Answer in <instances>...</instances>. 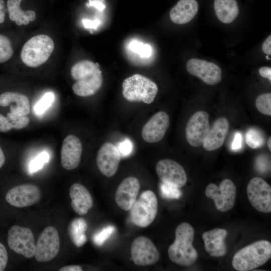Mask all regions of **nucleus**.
<instances>
[{
	"mask_svg": "<svg viewBox=\"0 0 271 271\" xmlns=\"http://www.w3.org/2000/svg\"><path fill=\"white\" fill-rule=\"evenodd\" d=\"M8 243L12 250L26 258H30L35 255L34 236L29 228L13 226L8 232Z\"/></svg>",
	"mask_w": 271,
	"mask_h": 271,
	"instance_id": "8",
	"label": "nucleus"
},
{
	"mask_svg": "<svg viewBox=\"0 0 271 271\" xmlns=\"http://www.w3.org/2000/svg\"><path fill=\"white\" fill-rule=\"evenodd\" d=\"M262 50L267 55L271 54V35H269L262 45Z\"/></svg>",
	"mask_w": 271,
	"mask_h": 271,
	"instance_id": "41",
	"label": "nucleus"
},
{
	"mask_svg": "<svg viewBox=\"0 0 271 271\" xmlns=\"http://www.w3.org/2000/svg\"><path fill=\"white\" fill-rule=\"evenodd\" d=\"M117 148L121 156L126 157L130 155L132 152L133 149L132 144L129 139H127L120 142Z\"/></svg>",
	"mask_w": 271,
	"mask_h": 271,
	"instance_id": "36",
	"label": "nucleus"
},
{
	"mask_svg": "<svg viewBox=\"0 0 271 271\" xmlns=\"http://www.w3.org/2000/svg\"><path fill=\"white\" fill-rule=\"evenodd\" d=\"M169 124V115L163 111L158 112L144 126L142 131L143 140L149 143H155L161 141Z\"/></svg>",
	"mask_w": 271,
	"mask_h": 271,
	"instance_id": "17",
	"label": "nucleus"
},
{
	"mask_svg": "<svg viewBox=\"0 0 271 271\" xmlns=\"http://www.w3.org/2000/svg\"><path fill=\"white\" fill-rule=\"evenodd\" d=\"M126 49L141 59L150 58L153 54V48L149 44L144 43L138 40H131L127 45Z\"/></svg>",
	"mask_w": 271,
	"mask_h": 271,
	"instance_id": "28",
	"label": "nucleus"
},
{
	"mask_svg": "<svg viewBox=\"0 0 271 271\" xmlns=\"http://www.w3.org/2000/svg\"><path fill=\"white\" fill-rule=\"evenodd\" d=\"M5 14L4 12H3L2 10H0V23H2L4 22L5 20Z\"/></svg>",
	"mask_w": 271,
	"mask_h": 271,
	"instance_id": "47",
	"label": "nucleus"
},
{
	"mask_svg": "<svg viewBox=\"0 0 271 271\" xmlns=\"http://www.w3.org/2000/svg\"><path fill=\"white\" fill-rule=\"evenodd\" d=\"M54 100V95L53 93H45L34 106L35 112L37 114L43 113L52 105Z\"/></svg>",
	"mask_w": 271,
	"mask_h": 271,
	"instance_id": "32",
	"label": "nucleus"
},
{
	"mask_svg": "<svg viewBox=\"0 0 271 271\" xmlns=\"http://www.w3.org/2000/svg\"><path fill=\"white\" fill-rule=\"evenodd\" d=\"M227 234L225 229L218 228L204 232L202 239L207 252L214 257L224 256L226 253L224 240Z\"/></svg>",
	"mask_w": 271,
	"mask_h": 271,
	"instance_id": "21",
	"label": "nucleus"
},
{
	"mask_svg": "<svg viewBox=\"0 0 271 271\" xmlns=\"http://www.w3.org/2000/svg\"><path fill=\"white\" fill-rule=\"evenodd\" d=\"M49 160V154L46 152H43L35 158L30 163V171L34 173L42 168L44 165L47 163Z\"/></svg>",
	"mask_w": 271,
	"mask_h": 271,
	"instance_id": "35",
	"label": "nucleus"
},
{
	"mask_svg": "<svg viewBox=\"0 0 271 271\" xmlns=\"http://www.w3.org/2000/svg\"><path fill=\"white\" fill-rule=\"evenodd\" d=\"M247 195L251 205L263 213L271 212V187L259 177L251 179L247 186Z\"/></svg>",
	"mask_w": 271,
	"mask_h": 271,
	"instance_id": "9",
	"label": "nucleus"
},
{
	"mask_svg": "<svg viewBox=\"0 0 271 271\" xmlns=\"http://www.w3.org/2000/svg\"><path fill=\"white\" fill-rule=\"evenodd\" d=\"M121 157L115 145L111 143H104L99 149L96 157L99 170L107 177L113 176L117 171Z\"/></svg>",
	"mask_w": 271,
	"mask_h": 271,
	"instance_id": "16",
	"label": "nucleus"
},
{
	"mask_svg": "<svg viewBox=\"0 0 271 271\" xmlns=\"http://www.w3.org/2000/svg\"><path fill=\"white\" fill-rule=\"evenodd\" d=\"M260 75L271 81V68L267 66L262 67L259 69Z\"/></svg>",
	"mask_w": 271,
	"mask_h": 271,
	"instance_id": "42",
	"label": "nucleus"
},
{
	"mask_svg": "<svg viewBox=\"0 0 271 271\" xmlns=\"http://www.w3.org/2000/svg\"><path fill=\"white\" fill-rule=\"evenodd\" d=\"M8 260V254L5 246L0 242V271L6 268Z\"/></svg>",
	"mask_w": 271,
	"mask_h": 271,
	"instance_id": "39",
	"label": "nucleus"
},
{
	"mask_svg": "<svg viewBox=\"0 0 271 271\" xmlns=\"http://www.w3.org/2000/svg\"><path fill=\"white\" fill-rule=\"evenodd\" d=\"M115 229L114 226L112 225L104 227L94 235L93 237L94 243L97 246H101L109 238Z\"/></svg>",
	"mask_w": 271,
	"mask_h": 271,
	"instance_id": "33",
	"label": "nucleus"
},
{
	"mask_svg": "<svg viewBox=\"0 0 271 271\" xmlns=\"http://www.w3.org/2000/svg\"><path fill=\"white\" fill-rule=\"evenodd\" d=\"M156 170L164 183L180 188L187 182V177L184 169L173 160L165 159L159 161L156 165Z\"/></svg>",
	"mask_w": 271,
	"mask_h": 271,
	"instance_id": "13",
	"label": "nucleus"
},
{
	"mask_svg": "<svg viewBox=\"0 0 271 271\" xmlns=\"http://www.w3.org/2000/svg\"><path fill=\"white\" fill-rule=\"evenodd\" d=\"M229 128V121L226 117L217 118L204 139V149L207 151H212L220 148L225 141Z\"/></svg>",
	"mask_w": 271,
	"mask_h": 271,
	"instance_id": "20",
	"label": "nucleus"
},
{
	"mask_svg": "<svg viewBox=\"0 0 271 271\" xmlns=\"http://www.w3.org/2000/svg\"><path fill=\"white\" fill-rule=\"evenodd\" d=\"M198 4L196 0H179L171 9L170 17L177 24H185L190 22L196 15Z\"/></svg>",
	"mask_w": 271,
	"mask_h": 271,
	"instance_id": "23",
	"label": "nucleus"
},
{
	"mask_svg": "<svg viewBox=\"0 0 271 271\" xmlns=\"http://www.w3.org/2000/svg\"><path fill=\"white\" fill-rule=\"evenodd\" d=\"M87 228L86 221L82 217L75 218L70 223L68 234L71 241L76 247H80L86 242L85 232Z\"/></svg>",
	"mask_w": 271,
	"mask_h": 271,
	"instance_id": "27",
	"label": "nucleus"
},
{
	"mask_svg": "<svg viewBox=\"0 0 271 271\" xmlns=\"http://www.w3.org/2000/svg\"><path fill=\"white\" fill-rule=\"evenodd\" d=\"M14 126L11 120L0 113V132H8Z\"/></svg>",
	"mask_w": 271,
	"mask_h": 271,
	"instance_id": "37",
	"label": "nucleus"
},
{
	"mask_svg": "<svg viewBox=\"0 0 271 271\" xmlns=\"http://www.w3.org/2000/svg\"><path fill=\"white\" fill-rule=\"evenodd\" d=\"M206 196L213 199L216 208L220 212H226L234 206L236 197V187L230 179L223 180L219 186L209 184L206 188Z\"/></svg>",
	"mask_w": 271,
	"mask_h": 271,
	"instance_id": "7",
	"label": "nucleus"
},
{
	"mask_svg": "<svg viewBox=\"0 0 271 271\" xmlns=\"http://www.w3.org/2000/svg\"><path fill=\"white\" fill-rule=\"evenodd\" d=\"M54 49V42L49 36L36 35L24 44L21 53V59L27 66L37 67L48 59Z\"/></svg>",
	"mask_w": 271,
	"mask_h": 271,
	"instance_id": "5",
	"label": "nucleus"
},
{
	"mask_svg": "<svg viewBox=\"0 0 271 271\" xmlns=\"http://www.w3.org/2000/svg\"><path fill=\"white\" fill-rule=\"evenodd\" d=\"M42 193L35 185L26 184L17 186L10 189L6 196V201L11 205L23 208L37 203L41 199Z\"/></svg>",
	"mask_w": 271,
	"mask_h": 271,
	"instance_id": "14",
	"label": "nucleus"
},
{
	"mask_svg": "<svg viewBox=\"0 0 271 271\" xmlns=\"http://www.w3.org/2000/svg\"><path fill=\"white\" fill-rule=\"evenodd\" d=\"M89 5L90 6H94L96 9L100 10H102L105 8V6L101 2L98 1H91V0H89Z\"/></svg>",
	"mask_w": 271,
	"mask_h": 271,
	"instance_id": "44",
	"label": "nucleus"
},
{
	"mask_svg": "<svg viewBox=\"0 0 271 271\" xmlns=\"http://www.w3.org/2000/svg\"><path fill=\"white\" fill-rule=\"evenodd\" d=\"M13 49L10 40L0 35V63L9 60L13 56Z\"/></svg>",
	"mask_w": 271,
	"mask_h": 271,
	"instance_id": "31",
	"label": "nucleus"
},
{
	"mask_svg": "<svg viewBox=\"0 0 271 271\" xmlns=\"http://www.w3.org/2000/svg\"><path fill=\"white\" fill-rule=\"evenodd\" d=\"M186 68L188 73L208 85H215L221 80V70L213 62L192 58L187 62Z\"/></svg>",
	"mask_w": 271,
	"mask_h": 271,
	"instance_id": "15",
	"label": "nucleus"
},
{
	"mask_svg": "<svg viewBox=\"0 0 271 271\" xmlns=\"http://www.w3.org/2000/svg\"><path fill=\"white\" fill-rule=\"evenodd\" d=\"M210 129L209 115L204 111L196 112L189 119L186 127V137L189 144L199 147Z\"/></svg>",
	"mask_w": 271,
	"mask_h": 271,
	"instance_id": "12",
	"label": "nucleus"
},
{
	"mask_svg": "<svg viewBox=\"0 0 271 271\" xmlns=\"http://www.w3.org/2000/svg\"><path fill=\"white\" fill-rule=\"evenodd\" d=\"M256 166L257 170L260 172H265L270 168V164L265 157L259 156L256 160Z\"/></svg>",
	"mask_w": 271,
	"mask_h": 271,
	"instance_id": "38",
	"label": "nucleus"
},
{
	"mask_svg": "<svg viewBox=\"0 0 271 271\" xmlns=\"http://www.w3.org/2000/svg\"><path fill=\"white\" fill-rule=\"evenodd\" d=\"M122 94L128 101L152 103L158 93L157 84L149 78L136 74L123 82Z\"/></svg>",
	"mask_w": 271,
	"mask_h": 271,
	"instance_id": "4",
	"label": "nucleus"
},
{
	"mask_svg": "<svg viewBox=\"0 0 271 271\" xmlns=\"http://www.w3.org/2000/svg\"><path fill=\"white\" fill-rule=\"evenodd\" d=\"M271 257V243L261 240L238 250L234 255L232 265L238 271H249L264 264Z\"/></svg>",
	"mask_w": 271,
	"mask_h": 271,
	"instance_id": "3",
	"label": "nucleus"
},
{
	"mask_svg": "<svg viewBox=\"0 0 271 271\" xmlns=\"http://www.w3.org/2000/svg\"><path fill=\"white\" fill-rule=\"evenodd\" d=\"M194 230L188 223L180 224L175 230V240L168 249L170 260L181 266L193 265L198 257V253L193 246Z\"/></svg>",
	"mask_w": 271,
	"mask_h": 271,
	"instance_id": "2",
	"label": "nucleus"
},
{
	"mask_svg": "<svg viewBox=\"0 0 271 271\" xmlns=\"http://www.w3.org/2000/svg\"><path fill=\"white\" fill-rule=\"evenodd\" d=\"M5 6V3L3 0H0V10H2Z\"/></svg>",
	"mask_w": 271,
	"mask_h": 271,
	"instance_id": "49",
	"label": "nucleus"
},
{
	"mask_svg": "<svg viewBox=\"0 0 271 271\" xmlns=\"http://www.w3.org/2000/svg\"><path fill=\"white\" fill-rule=\"evenodd\" d=\"M162 196L166 199H179L181 196L179 188L162 183L160 185Z\"/></svg>",
	"mask_w": 271,
	"mask_h": 271,
	"instance_id": "34",
	"label": "nucleus"
},
{
	"mask_svg": "<svg viewBox=\"0 0 271 271\" xmlns=\"http://www.w3.org/2000/svg\"><path fill=\"white\" fill-rule=\"evenodd\" d=\"M267 147L268 150L271 151V137H270L267 141Z\"/></svg>",
	"mask_w": 271,
	"mask_h": 271,
	"instance_id": "48",
	"label": "nucleus"
},
{
	"mask_svg": "<svg viewBox=\"0 0 271 271\" xmlns=\"http://www.w3.org/2000/svg\"><path fill=\"white\" fill-rule=\"evenodd\" d=\"M242 134L240 132H236L234 134L233 141L231 144V149L232 150L237 151L240 150L242 147Z\"/></svg>",
	"mask_w": 271,
	"mask_h": 271,
	"instance_id": "40",
	"label": "nucleus"
},
{
	"mask_svg": "<svg viewBox=\"0 0 271 271\" xmlns=\"http://www.w3.org/2000/svg\"><path fill=\"white\" fill-rule=\"evenodd\" d=\"M0 105L10 106L11 112L18 115H27L30 111L28 97L19 93L6 92L0 94Z\"/></svg>",
	"mask_w": 271,
	"mask_h": 271,
	"instance_id": "24",
	"label": "nucleus"
},
{
	"mask_svg": "<svg viewBox=\"0 0 271 271\" xmlns=\"http://www.w3.org/2000/svg\"><path fill=\"white\" fill-rule=\"evenodd\" d=\"M59 248L58 232L55 227L49 226L44 229L38 237L34 256L39 262L49 261L57 255Z\"/></svg>",
	"mask_w": 271,
	"mask_h": 271,
	"instance_id": "10",
	"label": "nucleus"
},
{
	"mask_svg": "<svg viewBox=\"0 0 271 271\" xmlns=\"http://www.w3.org/2000/svg\"><path fill=\"white\" fill-rule=\"evenodd\" d=\"M245 139L248 146L254 149L261 147L264 143L261 132L255 128H250L247 131Z\"/></svg>",
	"mask_w": 271,
	"mask_h": 271,
	"instance_id": "29",
	"label": "nucleus"
},
{
	"mask_svg": "<svg viewBox=\"0 0 271 271\" xmlns=\"http://www.w3.org/2000/svg\"><path fill=\"white\" fill-rule=\"evenodd\" d=\"M71 75L75 82L72 85L73 92L78 96L88 97L95 94L103 83L101 71L97 63L84 60L75 64Z\"/></svg>",
	"mask_w": 271,
	"mask_h": 271,
	"instance_id": "1",
	"label": "nucleus"
},
{
	"mask_svg": "<svg viewBox=\"0 0 271 271\" xmlns=\"http://www.w3.org/2000/svg\"><path fill=\"white\" fill-rule=\"evenodd\" d=\"M214 9L218 19L225 24L232 22L239 13L236 0H214Z\"/></svg>",
	"mask_w": 271,
	"mask_h": 271,
	"instance_id": "25",
	"label": "nucleus"
},
{
	"mask_svg": "<svg viewBox=\"0 0 271 271\" xmlns=\"http://www.w3.org/2000/svg\"><path fill=\"white\" fill-rule=\"evenodd\" d=\"M130 254L134 263L140 266L155 264L160 258V252L152 240L140 236L132 242Z\"/></svg>",
	"mask_w": 271,
	"mask_h": 271,
	"instance_id": "11",
	"label": "nucleus"
},
{
	"mask_svg": "<svg viewBox=\"0 0 271 271\" xmlns=\"http://www.w3.org/2000/svg\"><path fill=\"white\" fill-rule=\"evenodd\" d=\"M255 106L261 113L271 115V93H266L259 95L255 100Z\"/></svg>",
	"mask_w": 271,
	"mask_h": 271,
	"instance_id": "30",
	"label": "nucleus"
},
{
	"mask_svg": "<svg viewBox=\"0 0 271 271\" xmlns=\"http://www.w3.org/2000/svg\"><path fill=\"white\" fill-rule=\"evenodd\" d=\"M21 2L22 0L7 1L9 18L11 21H15L18 25H27L30 21L35 20L36 15L33 11H23L20 7Z\"/></svg>",
	"mask_w": 271,
	"mask_h": 271,
	"instance_id": "26",
	"label": "nucleus"
},
{
	"mask_svg": "<svg viewBox=\"0 0 271 271\" xmlns=\"http://www.w3.org/2000/svg\"><path fill=\"white\" fill-rule=\"evenodd\" d=\"M69 195L71 199V206L79 215H85L92 207L93 201L92 196L83 185L79 183L72 184L70 188Z\"/></svg>",
	"mask_w": 271,
	"mask_h": 271,
	"instance_id": "22",
	"label": "nucleus"
},
{
	"mask_svg": "<svg viewBox=\"0 0 271 271\" xmlns=\"http://www.w3.org/2000/svg\"><path fill=\"white\" fill-rule=\"evenodd\" d=\"M59 271H82V267L78 265H71L60 268Z\"/></svg>",
	"mask_w": 271,
	"mask_h": 271,
	"instance_id": "43",
	"label": "nucleus"
},
{
	"mask_svg": "<svg viewBox=\"0 0 271 271\" xmlns=\"http://www.w3.org/2000/svg\"><path fill=\"white\" fill-rule=\"evenodd\" d=\"M158 208L157 198L151 190L141 193L130 209L132 222L137 226L144 228L155 220Z\"/></svg>",
	"mask_w": 271,
	"mask_h": 271,
	"instance_id": "6",
	"label": "nucleus"
},
{
	"mask_svg": "<svg viewBox=\"0 0 271 271\" xmlns=\"http://www.w3.org/2000/svg\"><path fill=\"white\" fill-rule=\"evenodd\" d=\"M5 162V156L4 153L0 147V169L3 166Z\"/></svg>",
	"mask_w": 271,
	"mask_h": 271,
	"instance_id": "46",
	"label": "nucleus"
},
{
	"mask_svg": "<svg viewBox=\"0 0 271 271\" xmlns=\"http://www.w3.org/2000/svg\"><path fill=\"white\" fill-rule=\"evenodd\" d=\"M82 152V145L76 136L70 134L64 140L61 151V163L66 170H72L78 167Z\"/></svg>",
	"mask_w": 271,
	"mask_h": 271,
	"instance_id": "18",
	"label": "nucleus"
},
{
	"mask_svg": "<svg viewBox=\"0 0 271 271\" xmlns=\"http://www.w3.org/2000/svg\"><path fill=\"white\" fill-rule=\"evenodd\" d=\"M83 24L85 27L95 28L99 23L98 21H91L88 20H84L83 21Z\"/></svg>",
	"mask_w": 271,
	"mask_h": 271,
	"instance_id": "45",
	"label": "nucleus"
},
{
	"mask_svg": "<svg viewBox=\"0 0 271 271\" xmlns=\"http://www.w3.org/2000/svg\"><path fill=\"white\" fill-rule=\"evenodd\" d=\"M140 189L139 180L134 177L125 178L118 185L115 195L117 205L123 210H130Z\"/></svg>",
	"mask_w": 271,
	"mask_h": 271,
	"instance_id": "19",
	"label": "nucleus"
}]
</instances>
